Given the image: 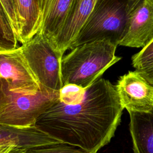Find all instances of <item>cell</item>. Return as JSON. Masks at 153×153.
<instances>
[{"label": "cell", "mask_w": 153, "mask_h": 153, "mask_svg": "<svg viewBox=\"0 0 153 153\" xmlns=\"http://www.w3.org/2000/svg\"><path fill=\"white\" fill-rule=\"evenodd\" d=\"M124 109L116 86L99 78L79 103L68 105L59 99L35 126L62 143L97 153L114 136Z\"/></svg>", "instance_id": "obj_1"}, {"label": "cell", "mask_w": 153, "mask_h": 153, "mask_svg": "<svg viewBox=\"0 0 153 153\" xmlns=\"http://www.w3.org/2000/svg\"><path fill=\"white\" fill-rule=\"evenodd\" d=\"M117 45L109 39L89 42L71 50L61 60L63 85L75 84L86 89L111 66L121 59Z\"/></svg>", "instance_id": "obj_2"}, {"label": "cell", "mask_w": 153, "mask_h": 153, "mask_svg": "<svg viewBox=\"0 0 153 153\" xmlns=\"http://www.w3.org/2000/svg\"><path fill=\"white\" fill-rule=\"evenodd\" d=\"M140 1L98 0L70 50L87 42L104 39L119 45L131 15Z\"/></svg>", "instance_id": "obj_3"}, {"label": "cell", "mask_w": 153, "mask_h": 153, "mask_svg": "<svg viewBox=\"0 0 153 153\" xmlns=\"http://www.w3.org/2000/svg\"><path fill=\"white\" fill-rule=\"evenodd\" d=\"M59 91L41 88L34 94L16 93L0 82V124L35 125L38 119L59 101Z\"/></svg>", "instance_id": "obj_4"}, {"label": "cell", "mask_w": 153, "mask_h": 153, "mask_svg": "<svg viewBox=\"0 0 153 153\" xmlns=\"http://www.w3.org/2000/svg\"><path fill=\"white\" fill-rule=\"evenodd\" d=\"M23 56L41 88L59 91L63 87L62 58L49 40L37 33L20 47Z\"/></svg>", "instance_id": "obj_5"}, {"label": "cell", "mask_w": 153, "mask_h": 153, "mask_svg": "<svg viewBox=\"0 0 153 153\" xmlns=\"http://www.w3.org/2000/svg\"><path fill=\"white\" fill-rule=\"evenodd\" d=\"M0 82L16 93L34 94L41 89L20 47L0 53Z\"/></svg>", "instance_id": "obj_6"}, {"label": "cell", "mask_w": 153, "mask_h": 153, "mask_svg": "<svg viewBox=\"0 0 153 153\" xmlns=\"http://www.w3.org/2000/svg\"><path fill=\"white\" fill-rule=\"evenodd\" d=\"M116 88L121 103L128 112H148L153 108V85L137 70L118 79Z\"/></svg>", "instance_id": "obj_7"}, {"label": "cell", "mask_w": 153, "mask_h": 153, "mask_svg": "<svg viewBox=\"0 0 153 153\" xmlns=\"http://www.w3.org/2000/svg\"><path fill=\"white\" fill-rule=\"evenodd\" d=\"M62 143L35 125L13 126L0 124V153H25L30 149Z\"/></svg>", "instance_id": "obj_8"}, {"label": "cell", "mask_w": 153, "mask_h": 153, "mask_svg": "<svg viewBox=\"0 0 153 153\" xmlns=\"http://www.w3.org/2000/svg\"><path fill=\"white\" fill-rule=\"evenodd\" d=\"M98 0H74L65 23L50 42L61 57L70 48L86 23Z\"/></svg>", "instance_id": "obj_9"}, {"label": "cell", "mask_w": 153, "mask_h": 153, "mask_svg": "<svg viewBox=\"0 0 153 153\" xmlns=\"http://www.w3.org/2000/svg\"><path fill=\"white\" fill-rule=\"evenodd\" d=\"M153 40V0H141L119 45L144 48Z\"/></svg>", "instance_id": "obj_10"}, {"label": "cell", "mask_w": 153, "mask_h": 153, "mask_svg": "<svg viewBox=\"0 0 153 153\" xmlns=\"http://www.w3.org/2000/svg\"><path fill=\"white\" fill-rule=\"evenodd\" d=\"M73 1L40 0L41 25L38 32L44 35L50 42L62 29Z\"/></svg>", "instance_id": "obj_11"}, {"label": "cell", "mask_w": 153, "mask_h": 153, "mask_svg": "<svg viewBox=\"0 0 153 153\" xmlns=\"http://www.w3.org/2000/svg\"><path fill=\"white\" fill-rule=\"evenodd\" d=\"M133 153H153V108L148 112H128Z\"/></svg>", "instance_id": "obj_12"}, {"label": "cell", "mask_w": 153, "mask_h": 153, "mask_svg": "<svg viewBox=\"0 0 153 153\" xmlns=\"http://www.w3.org/2000/svg\"><path fill=\"white\" fill-rule=\"evenodd\" d=\"M19 27V41L22 44L39 30L41 11L38 0H14Z\"/></svg>", "instance_id": "obj_13"}, {"label": "cell", "mask_w": 153, "mask_h": 153, "mask_svg": "<svg viewBox=\"0 0 153 153\" xmlns=\"http://www.w3.org/2000/svg\"><path fill=\"white\" fill-rule=\"evenodd\" d=\"M18 38L3 9L0 7V53L16 50Z\"/></svg>", "instance_id": "obj_14"}, {"label": "cell", "mask_w": 153, "mask_h": 153, "mask_svg": "<svg viewBox=\"0 0 153 153\" xmlns=\"http://www.w3.org/2000/svg\"><path fill=\"white\" fill-rule=\"evenodd\" d=\"M85 90L75 84L63 85L60 90V100L68 105L79 103L83 99Z\"/></svg>", "instance_id": "obj_15"}, {"label": "cell", "mask_w": 153, "mask_h": 153, "mask_svg": "<svg viewBox=\"0 0 153 153\" xmlns=\"http://www.w3.org/2000/svg\"><path fill=\"white\" fill-rule=\"evenodd\" d=\"M25 153H87L85 151L74 146L59 143L42 145L29 149Z\"/></svg>", "instance_id": "obj_16"}, {"label": "cell", "mask_w": 153, "mask_h": 153, "mask_svg": "<svg viewBox=\"0 0 153 153\" xmlns=\"http://www.w3.org/2000/svg\"><path fill=\"white\" fill-rule=\"evenodd\" d=\"M153 62V40L131 57V65L136 69L145 67Z\"/></svg>", "instance_id": "obj_17"}, {"label": "cell", "mask_w": 153, "mask_h": 153, "mask_svg": "<svg viewBox=\"0 0 153 153\" xmlns=\"http://www.w3.org/2000/svg\"><path fill=\"white\" fill-rule=\"evenodd\" d=\"M0 2L1 7L6 14L19 39V27L14 0H0Z\"/></svg>", "instance_id": "obj_18"}, {"label": "cell", "mask_w": 153, "mask_h": 153, "mask_svg": "<svg viewBox=\"0 0 153 153\" xmlns=\"http://www.w3.org/2000/svg\"><path fill=\"white\" fill-rule=\"evenodd\" d=\"M151 84L153 85V62L145 67L136 69Z\"/></svg>", "instance_id": "obj_19"}, {"label": "cell", "mask_w": 153, "mask_h": 153, "mask_svg": "<svg viewBox=\"0 0 153 153\" xmlns=\"http://www.w3.org/2000/svg\"><path fill=\"white\" fill-rule=\"evenodd\" d=\"M39 1H39H40V0H38Z\"/></svg>", "instance_id": "obj_20"}]
</instances>
